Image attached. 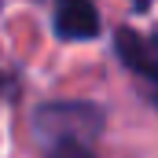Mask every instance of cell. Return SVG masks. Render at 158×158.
<instances>
[{
  "mask_svg": "<svg viewBox=\"0 0 158 158\" xmlns=\"http://www.w3.org/2000/svg\"><path fill=\"white\" fill-rule=\"evenodd\" d=\"M132 4H136L140 11H147V7H151V0H132Z\"/></svg>",
  "mask_w": 158,
  "mask_h": 158,
  "instance_id": "cell-5",
  "label": "cell"
},
{
  "mask_svg": "<svg viewBox=\"0 0 158 158\" xmlns=\"http://www.w3.org/2000/svg\"><path fill=\"white\" fill-rule=\"evenodd\" d=\"M48 158H96V155L88 151L85 140H55L52 151H48Z\"/></svg>",
  "mask_w": 158,
  "mask_h": 158,
  "instance_id": "cell-4",
  "label": "cell"
},
{
  "mask_svg": "<svg viewBox=\"0 0 158 158\" xmlns=\"http://www.w3.org/2000/svg\"><path fill=\"white\" fill-rule=\"evenodd\" d=\"M155 103H158V99H155Z\"/></svg>",
  "mask_w": 158,
  "mask_h": 158,
  "instance_id": "cell-6",
  "label": "cell"
},
{
  "mask_svg": "<svg viewBox=\"0 0 158 158\" xmlns=\"http://www.w3.org/2000/svg\"><path fill=\"white\" fill-rule=\"evenodd\" d=\"M114 52L132 74L158 85V33H136V30L121 26L114 33Z\"/></svg>",
  "mask_w": 158,
  "mask_h": 158,
  "instance_id": "cell-2",
  "label": "cell"
},
{
  "mask_svg": "<svg viewBox=\"0 0 158 158\" xmlns=\"http://www.w3.org/2000/svg\"><path fill=\"white\" fill-rule=\"evenodd\" d=\"M59 40H92L99 37V11L92 0H55V22H52Z\"/></svg>",
  "mask_w": 158,
  "mask_h": 158,
  "instance_id": "cell-3",
  "label": "cell"
},
{
  "mask_svg": "<svg viewBox=\"0 0 158 158\" xmlns=\"http://www.w3.org/2000/svg\"><path fill=\"white\" fill-rule=\"evenodd\" d=\"M40 136H48L52 143L55 140H92L99 129H103V110L96 103H85V99H63V103H44L37 114H33Z\"/></svg>",
  "mask_w": 158,
  "mask_h": 158,
  "instance_id": "cell-1",
  "label": "cell"
}]
</instances>
